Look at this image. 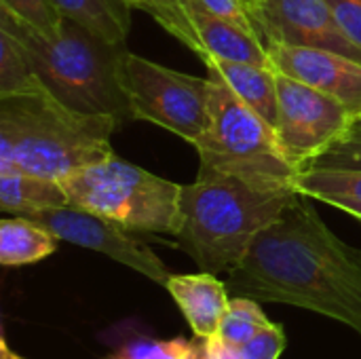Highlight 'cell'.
<instances>
[{
	"label": "cell",
	"instance_id": "27",
	"mask_svg": "<svg viewBox=\"0 0 361 359\" xmlns=\"http://www.w3.org/2000/svg\"><path fill=\"white\" fill-rule=\"evenodd\" d=\"M205 353H207V359H243L239 347L228 345L220 336H214V339L205 341Z\"/></svg>",
	"mask_w": 361,
	"mask_h": 359
},
{
	"label": "cell",
	"instance_id": "24",
	"mask_svg": "<svg viewBox=\"0 0 361 359\" xmlns=\"http://www.w3.org/2000/svg\"><path fill=\"white\" fill-rule=\"evenodd\" d=\"M309 167H345V169H361V123L353 131Z\"/></svg>",
	"mask_w": 361,
	"mask_h": 359
},
{
	"label": "cell",
	"instance_id": "8",
	"mask_svg": "<svg viewBox=\"0 0 361 359\" xmlns=\"http://www.w3.org/2000/svg\"><path fill=\"white\" fill-rule=\"evenodd\" d=\"M277 72V138L290 163L302 171L341 144L360 118L336 97Z\"/></svg>",
	"mask_w": 361,
	"mask_h": 359
},
{
	"label": "cell",
	"instance_id": "6",
	"mask_svg": "<svg viewBox=\"0 0 361 359\" xmlns=\"http://www.w3.org/2000/svg\"><path fill=\"white\" fill-rule=\"evenodd\" d=\"M72 205L114 220L127 231L176 237L182 226V184L121 157L61 180Z\"/></svg>",
	"mask_w": 361,
	"mask_h": 359
},
{
	"label": "cell",
	"instance_id": "18",
	"mask_svg": "<svg viewBox=\"0 0 361 359\" xmlns=\"http://www.w3.org/2000/svg\"><path fill=\"white\" fill-rule=\"evenodd\" d=\"M294 190L322 203H328L332 199L361 201V169L307 167L296 174Z\"/></svg>",
	"mask_w": 361,
	"mask_h": 359
},
{
	"label": "cell",
	"instance_id": "32",
	"mask_svg": "<svg viewBox=\"0 0 361 359\" xmlns=\"http://www.w3.org/2000/svg\"><path fill=\"white\" fill-rule=\"evenodd\" d=\"M116 359H127V358H121V355H118V358H116Z\"/></svg>",
	"mask_w": 361,
	"mask_h": 359
},
{
	"label": "cell",
	"instance_id": "20",
	"mask_svg": "<svg viewBox=\"0 0 361 359\" xmlns=\"http://www.w3.org/2000/svg\"><path fill=\"white\" fill-rule=\"evenodd\" d=\"M271 324L273 322L260 309L258 300L247 296H231L228 311L222 320L218 336L233 347H241Z\"/></svg>",
	"mask_w": 361,
	"mask_h": 359
},
{
	"label": "cell",
	"instance_id": "31",
	"mask_svg": "<svg viewBox=\"0 0 361 359\" xmlns=\"http://www.w3.org/2000/svg\"><path fill=\"white\" fill-rule=\"evenodd\" d=\"M129 2H131V4L135 6V4H137V2H142V0H129Z\"/></svg>",
	"mask_w": 361,
	"mask_h": 359
},
{
	"label": "cell",
	"instance_id": "25",
	"mask_svg": "<svg viewBox=\"0 0 361 359\" xmlns=\"http://www.w3.org/2000/svg\"><path fill=\"white\" fill-rule=\"evenodd\" d=\"M286 349V334L279 324L262 328L254 339L239 347L243 359H279Z\"/></svg>",
	"mask_w": 361,
	"mask_h": 359
},
{
	"label": "cell",
	"instance_id": "15",
	"mask_svg": "<svg viewBox=\"0 0 361 359\" xmlns=\"http://www.w3.org/2000/svg\"><path fill=\"white\" fill-rule=\"evenodd\" d=\"M72 205L61 180L25 171H0V207L6 214L27 216L40 209Z\"/></svg>",
	"mask_w": 361,
	"mask_h": 359
},
{
	"label": "cell",
	"instance_id": "12",
	"mask_svg": "<svg viewBox=\"0 0 361 359\" xmlns=\"http://www.w3.org/2000/svg\"><path fill=\"white\" fill-rule=\"evenodd\" d=\"M275 70L302 80L338 102L361 121V61L328 49L267 44Z\"/></svg>",
	"mask_w": 361,
	"mask_h": 359
},
{
	"label": "cell",
	"instance_id": "29",
	"mask_svg": "<svg viewBox=\"0 0 361 359\" xmlns=\"http://www.w3.org/2000/svg\"><path fill=\"white\" fill-rule=\"evenodd\" d=\"M182 359H207V353H205V341H201V339L195 336L192 349H190Z\"/></svg>",
	"mask_w": 361,
	"mask_h": 359
},
{
	"label": "cell",
	"instance_id": "11",
	"mask_svg": "<svg viewBox=\"0 0 361 359\" xmlns=\"http://www.w3.org/2000/svg\"><path fill=\"white\" fill-rule=\"evenodd\" d=\"M254 17L264 47L328 49L361 61V47L343 32L326 0H262L254 6Z\"/></svg>",
	"mask_w": 361,
	"mask_h": 359
},
{
	"label": "cell",
	"instance_id": "13",
	"mask_svg": "<svg viewBox=\"0 0 361 359\" xmlns=\"http://www.w3.org/2000/svg\"><path fill=\"white\" fill-rule=\"evenodd\" d=\"M165 290L180 307L197 339L207 341L220 334L222 320L228 311L231 294L226 284L220 281L218 275L205 271L171 275L165 284Z\"/></svg>",
	"mask_w": 361,
	"mask_h": 359
},
{
	"label": "cell",
	"instance_id": "23",
	"mask_svg": "<svg viewBox=\"0 0 361 359\" xmlns=\"http://www.w3.org/2000/svg\"><path fill=\"white\" fill-rule=\"evenodd\" d=\"M192 349V341L171 339V341H150L142 339L127 345L121 358L127 359H182Z\"/></svg>",
	"mask_w": 361,
	"mask_h": 359
},
{
	"label": "cell",
	"instance_id": "17",
	"mask_svg": "<svg viewBox=\"0 0 361 359\" xmlns=\"http://www.w3.org/2000/svg\"><path fill=\"white\" fill-rule=\"evenodd\" d=\"M57 237L42 224L25 218L0 220V262L2 267H25L49 258L57 250Z\"/></svg>",
	"mask_w": 361,
	"mask_h": 359
},
{
	"label": "cell",
	"instance_id": "3",
	"mask_svg": "<svg viewBox=\"0 0 361 359\" xmlns=\"http://www.w3.org/2000/svg\"><path fill=\"white\" fill-rule=\"evenodd\" d=\"M294 195L296 190H262L199 167L195 182L182 186V226L176 241L201 271L231 273Z\"/></svg>",
	"mask_w": 361,
	"mask_h": 359
},
{
	"label": "cell",
	"instance_id": "16",
	"mask_svg": "<svg viewBox=\"0 0 361 359\" xmlns=\"http://www.w3.org/2000/svg\"><path fill=\"white\" fill-rule=\"evenodd\" d=\"M63 19H72L112 44H127L131 30L129 0H51Z\"/></svg>",
	"mask_w": 361,
	"mask_h": 359
},
{
	"label": "cell",
	"instance_id": "19",
	"mask_svg": "<svg viewBox=\"0 0 361 359\" xmlns=\"http://www.w3.org/2000/svg\"><path fill=\"white\" fill-rule=\"evenodd\" d=\"M40 83L23 47L6 30H0V97L30 91Z\"/></svg>",
	"mask_w": 361,
	"mask_h": 359
},
{
	"label": "cell",
	"instance_id": "28",
	"mask_svg": "<svg viewBox=\"0 0 361 359\" xmlns=\"http://www.w3.org/2000/svg\"><path fill=\"white\" fill-rule=\"evenodd\" d=\"M326 205L336 207V209H341V212H345V214L361 220V201H355V199H332Z\"/></svg>",
	"mask_w": 361,
	"mask_h": 359
},
{
	"label": "cell",
	"instance_id": "10",
	"mask_svg": "<svg viewBox=\"0 0 361 359\" xmlns=\"http://www.w3.org/2000/svg\"><path fill=\"white\" fill-rule=\"evenodd\" d=\"M135 8L148 13L169 36L188 47L201 61L222 57L273 66L260 38L214 17L195 0H142Z\"/></svg>",
	"mask_w": 361,
	"mask_h": 359
},
{
	"label": "cell",
	"instance_id": "21",
	"mask_svg": "<svg viewBox=\"0 0 361 359\" xmlns=\"http://www.w3.org/2000/svg\"><path fill=\"white\" fill-rule=\"evenodd\" d=\"M0 4L8 6L47 38H57L61 34L63 17L51 0H0Z\"/></svg>",
	"mask_w": 361,
	"mask_h": 359
},
{
	"label": "cell",
	"instance_id": "30",
	"mask_svg": "<svg viewBox=\"0 0 361 359\" xmlns=\"http://www.w3.org/2000/svg\"><path fill=\"white\" fill-rule=\"evenodd\" d=\"M247 2H250V4H252V8H254V6H256L258 2H262V0H247Z\"/></svg>",
	"mask_w": 361,
	"mask_h": 359
},
{
	"label": "cell",
	"instance_id": "4",
	"mask_svg": "<svg viewBox=\"0 0 361 359\" xmlns=\"http://www.w3.org/2000/svg\"><path fill=\"white\" fill-rule=\"evenodd\" d=\"M0 30L23 47L36 76L59 102L87 114L131 121L121 83L127 44L106 42L72 19H63L57 38H47L4 4H0Z\"/></svg>",
	"mask_w": 361,
	"mask_h": 359
},
{
	"label": "cell",
	"instance_id": "5",
	"mask_svg": "<svg viewBox=\"0 0 361 359\" xmlns=\"http://www.w3.org/2000/svg\"><path fill=\"white\" fill-rule=\"evenodd\" d=\"M212 121L197 142L199 167L235 176L262 190H294L298 169L275 127L226 85L212 80Z\"/></svg>",
	"mask_w": 361,
	"mask_h": 359
},
{
	"label": "cell",
	"instance_id": "22",
	"mask_svg": "<svg viewBox=\"0 0 361 359\" xmlns=\"http://www.w3.org/2000/svg\"><path fill=\"white\" fill-rule=\"evenodd\" d=\"M195 2L207 13H212L214 17L262 40L256 17H254V8L247 0H195Z\"/></svg>",
	"mask_w": 361,
	"mask_h": 359
},
{
	"label": "cell",
	"instance_id": "1",
	"mask_svg": "<svg viewBox=\"0 0 361 359\" xmlns=\"http://www.w3.org/2000/svg\"><path fill=\"white\" fill-rule=\"evenodd\" d=\"M226 288L231 296L326 315L361 336V250L345 243L305 195L296 193L256 237Z\"/></svg>",
	"mask_w": 361,
	"mask_h": 359
},
{
	"label": "cell",
	"instance_id": "2",
	"mask_svg": "<svg viewBox=\"0 0 361 359\" xmlns=\"http://www.w3.org/2000/svg\"><path fill=\"white\" fill-rule=\"evenodd\" d=\"M121 121L59 102L42 83L0 97V171L63 180L110 157Z\"/></svg>",
	"mask_w": 361,
	"mask_h": 359
},
{
	"label": "cell",
	"instance_id": "9",
	"mask_svg": "<svg viewBox=\"0 0 361 359\" xmlns=\"http://www.w3.org/2000/svg\"><path fill=\"white\" fill-rule=\"evenodd\" d=\"M25 218L42 224L59 241H68L72 245L99 252L163 288L171 277L163 260L144 241L135 239L131 231L123 229L110 218H104L78 205L40 209L27 214Z\"/></svg>",
	"mask_w": 361,
	"mask_h": 359
},
{
	"label": "cell",
	"instance_id": "26",
	"mask_svg": "<svg viewBox=\"0 0 361 359\" xmlns=\"http://www.w3.org/2000/svg\"><path fill=\"white\" fill-rule=\"evenodd\" d=\"M343 32L361 47V0H326Z\"/></svg>",
	"mask_w": 361,
	"mask_h": 359
},
{
	"label": "cell",
	"instance_id": "14",
	"mask_svg": "<svg viewBox=\"0 0 361 359\" xmlns=\"http://www.w3.org/2000/svg\"><path fill=\"white\" fill-rule=\"evenodd\" d=\"M207 76L226 85L243 104L256 110L273 127L277 125V72L273 66L212 57L203 61Z\"/></svg>",
	"mask_w": 361,
	"mask_h": 359
},
{
	"label": "cell",
	"instance_id": "7",
	"mask_svg": "<svg viewBox=\"0 0 361 359\" xmlns=\"http://www.w3.org/2000/svg\"><path fill=\"white\" fill-rule=\"evenodd\" d=\"M131 121H146L197 146L212 121V78L190 76L131 51L121 66Z\"/></svg>",
	"mask_w": 361,
	"mask_h": 359
}]
</instances>
